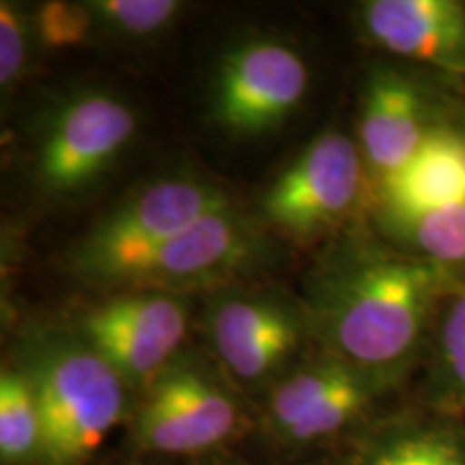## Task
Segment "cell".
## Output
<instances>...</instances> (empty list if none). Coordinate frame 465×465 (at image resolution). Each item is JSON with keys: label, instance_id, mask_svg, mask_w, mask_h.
Masks as SVG:
<instances>
[{"label": "cell", "instance_id": "6da1fadb", "mask_svg": "<svg viewBox=\"0 0 465 465\" xmlns=\"http://www.w3.org/2000/svg\"><path fill=\"white\" fill-rule=\"evenodd\" d=\"M444 282V267L349 237L308 278L302 306L322 351L388 392L416 362Z\"/></svg>", "mask_w": 465, "mask_h": 465}, {"label": "cell", "instance_id": "7a4b0ae2", "mask_svg": "<svg viewBox=\"0 0 465 465\" xmlns=\"http://www.w3.org/2000/svg\"><path fill=\"white\" fill-rule=\"evenodd\" d=\"M15 364L42 416L39 465H83L125 418L127 383L75 330L26 334Z\"/></svg>", "mask_w": 465, "mask_h": 465}, {"label": "cell", "instance_id": "3957f363", "mask_svg": "<svg viewBox=\"0 0 465 465\" xmlns=\"http://www.w3.org/2000/svg\"><path fill=\"white\" fill-rule=\"evenodd\" d=\"M229 194L199 174L155 179L104 213L69 250L67 265L91 284L116 287L134 265L162 243L229 205Z\"/></svg>", "mask_w": 465, "mask_h": 465}, {"label": "cell", "instance_id": "277c9868", "mask_svg": "<svg viewBox=\"0 0 465 465\" xmlns=\"http://www.w3.org/2000/svg\"><path fill=\"white\" fill-rule=\"evenodd\" d=\"M138 132L130 102L89 89L65 97L45 119L33 149L35 188L48 199H74L100 183Z\"/></svg>", "mask_w": 465, "mask_h": 465}, {"label": "cell", "instance_id": "5b68a950", "mask_svg": "<svg viewBox=\"0 0 465 465\" xmlns=\"http://www.w3.org/2000/svg\"><path fill=\"white\" fill-rule=\"evenodd\" d=\"M366 164L358 143L339 130L312 138L261 199L272 229L298 243H315L342 229L366 194Z\"/></svg>", "mask_w": 465, "mask_h": 465}, {"label": "cell", "instance_id": "8992f818", "mask_svg": "<svg viewBox=\"0 0 465 465\" xmlns=\"http://www.w3.org/2000/svg\"><path fill=\"white\" fill-rule=\"evenodd\" d=\"M242 424V407L224 377L196 353H179L143 391L134 441L147 452L196 455L224 444Z\"/></svg>", "mask_w": 465, "mask_h": 465}, {"label": "cell", "instance_id": "52a82bcc", "mask_svg": "<svg viewBox=\"0 0 465 465\" xmlns=\"http://www.w3.org/2000/svg\"><path fill=\"white\" fill-rule=\"evenodd\" d=\"M270 254L265 232L232 203L166 240L134 265L114 289H151L190 295L232 284L259 270Z\"/></svg>", "mask_w": 465, "mask_h": 465}, {"label": "cell", "instance_id": "ba28073f", "mask_svg": "<svg viewBox=\"0 0 465 465\" xmlns=\"http://www.w3.org/2000/svg\"><path fill=\"white\" fill-rule=\"evenodd\" d=\"M74 330L124 377L127 388L144 391L182 353L190 302L188 295L166 291H116L86 308Z\"/></svg>", "mask_w": 465, "mask_h": 465}, {"label": "cell", "instance_id": "9c48e42d", "mask_svg": "<svg viewBox=\"0 0 465 465\" xmlns=\"http://www.w3.org/2000/svg\"><path fill=\"white\" fill-rule=\"evenodd\" d=\"M205 325L220 366L246 388L274 386L311 336L304 306L270 291H224Z\"/></svg>", "mask_w": 465, "mask_h": 465}, {"label": "cell", "instance_id": "30bf717a", "mask_svg": "<svg viewBox=\"0 0 465 465\" xmlns=\"http://www.w3.org/2000/svg\"><path fill=\"white\" fill-rule=\"evenodd\" d=\"M311 72L293 45L276 37H250L220 61L212 113L232 136H261L281 127L304 102Z\"/></svg>", "mask_w": 465, "mask_h": 465}, {"label": "cell", "instance_id": "8fae6325", "mask_svg": "<svg viewBox=\"0 0 465 465\" xmlns=\"http://www.w3.org/2000/svg\"><path fill=\"white\" fill-rule=\"evenodd\" d=\"M381 394L356 366L322 351L291 366L270 388L267 431L284 446L319 444L362 420Z\"/></svg>", "mask_w": 465, "mask_h": 465}, {"label": "cell", "instance_id": "7c38bea8", "mask_svg": "<svg viewBox=\"0 0 465 465\" xmlns=\"http://www.w3.org/2000/svg\"><path fill=\"white\" fill-rule=\"evenodd\" d=\"M441 124L414 78L377 67L366 80L358 121V147L375 185L405 166Z\"/></svg>", "mask_w": 465, "mask_h": 465}, {"label": "cell", "instance_id": "4fadbf2b", "mask_svg": "<svg viewBox=\"0 0 465 465\" xmlns=\"http://www.w3.org/2000/svg\"><path fill=\"white\" fill-rule=\"evenodd\" d=\"M360 26L375 48L465 75V5L457 0H369Z\"/></svg>", "mask_w": 465, "mask_h": 465}, {"label": "cell", "instance_id": "5bb4252c", "mask_svg": "<svg viewBox=\"0 0 465 465\" xmlns=\"http://www.w3.org/2000/svg\"><path fill=\"white\" fill-rule=\"evenodd\" d=\"M377 220L465 201V130L441 124L397 173L375 185Z\"/></svg>", "mask_w": 465, "mask_h": 465}, {"label": "cell", "instance_id": "9a60e30c", "mask_svg": "<svg viewBox=\"0 0 465 465\" xmlns=\"http://www.w3.org/2000/svg\"><path fill=\"white\" fill-rule=\"evenodd\" d=\"M345 465H465V427L457 418H407L377 429Z\"/></svg>", "mask_w": 465, "mask_h": 465}, {"label": "cell", "instance_id": "2e32d148", "mask_svg": "<svg viewBox=\"0 0 465 465\" xmlns=\"http://www.w3.org/2000/svg\"><path fill=\"white\" fill-rule=\"evenodd\" d=\"M42 416L25 371L15 362L0 373V461L3 465H39Z\"/></svg>", "mask_w": 465, "mask_h": 465}, {"label": "cell", "instance_id": "e0dca14e", "mask_svg": "<svg viewBox=\"0 0 465 465\" xmlns=\"http://www.w3.org/2000/svg\"><path fill=\"white\" fill-rule=\"evenodd\" d=\"M380 224L388 235L429 263L440 267L465 263V201L383 220Z\"/></svg>", "mask_w": 465, "mask_h": 465}, {"label": "cell", "instance_id": "ac0fdd59", "mask_svg": "<svg viewBox=\"0 0 465 465\" xmlns=\"http://www.w3.org/2000/svg\"><path fill=\"white\" fill-rule=\"evenodd\" d=\"M427 403L438 416L465 414V291L452 300L441 322Z\"/></svg>", "mask_w": 465, "mask_h": 465}, {"label": "cell", "instance_id": "d6986e66", "mask_svg": "<svg viewBox=\"0 0 465 465\" xmlns=\"http://www.w3.org/2000/svg\"><path fill=\"white\" fill-rule=\"evenodd\" d=\"M97 31L124 39H144L164 33L183 11L177 0H91Z\"/></svg>", "mask_w": 465, "mask_h": 465}, {"label": "cell", "instance_id": "ffe728a7", "mask_svg": "<svg viewBox=\"0 0 465 465\" xmlns=\"http://www.w3.org/2000/svg\"><path fill=\"white\" fill-rule=\"evenodd\" d=\"M33 25L37 35V45L44 50H65L83 45L97 31L86 3H67L50 0L33 9Z\"/></svg>", "mask_w": 465, "mask_h": 465}, {"label": "cell", "instance_id": "44dd1931", "mask_svg": "<svg viewBox=\"0 0 465 465\" xmlns=\"http://www.w3.org/2000/svg\"><path fill=\"white\" fill-rule=\"evenodd\" d=\"M39 48L35 35L33 11L17 3H0V86L3 93L14 89L31 63L33 50Z\"/></svg>", "mask_w": 465, "mask_h": 465}]
</instances>
